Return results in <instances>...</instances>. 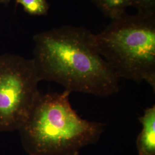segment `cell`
<instances>
[{
    "label": "cell",
    "mask_w": 155,
    "mask_h": 155,
    "mask_svg": "<svg viewBox=\"0 0 155 155\" xmlns=\"http://www.w3.org/2000/svg\"><path fill=\"white\" fill-rule=\"evenodd\" d=\"M100 55L118 77L155 89V13L129 15L114 20L95 34Z\"/></svg>",
    "instance_id": "obj_3"
},
{
    "label": "cell",
    "mask_w": 155,
    "mask_h": 155,
    "mask_svg": "<svg viewBox=\"0 0 155 155\" xmlns=\"http://www.w3.org/2000/svg\"><path fill=\"white\" fill-rule=\"evenodd\" d=\"M142 129L136 140L139 155H155V106L148 107L139 118Z\"/></svg>",
    "instance_id": "obj_5"
},
{
    "label": "cell",
    "mask_w": 155,
    "mask_h": 155,
    "mask_svg": "<svg viewBox=\"0 0 155 155\" xmlns=\"http://www.w3.org/2000/svg\"><path fill=\"white\" fill-rule=\"evenodd\" d=\"M12 0H0V4L7 5ZM21 5L24 10L32 16H44L48 14L50 4L47 0H15Z\"/></svg>",
    "instance_id": "obj_7"
},
{
    "label": "cell",
    "mask_w": 155,
    "mask_h": 155,
    "mask_svg": "<svg viewBox=\"0 0 155 155\" xmlns=\"http://www.w3.org/2000/svg\"><path fill=\"white\" fill-rule=\"evenodd\" d=\"M101 12L111 20L125 14L129 0H91Z\"/></svg>",
    "instance_id": "obj_6"
},
{
    "label": "cell",
    "mask_w": 155,
    "mask_h": 155,
    "mask_svg": "<svg viewBox=\"0 0 155 155\" xmlns=\"http://www.w3.org/2000/svg\"><path fill=\"white\" fill-rule=\"evenodd\" d=\"M32 59L0 55V132L18 130L41 94Z\"/></svg>",
    "instance_id": "obj_4"
},
{
    "label": "cell",
    "mask_w": 155,
    "mask_h": 155,
    "mask_svg": "<svg viewBox=\"0 0 155 155\" xmlns=\"http://www.w3.org/2000/svg\"><path fill=\"white\" fill-rule=\"evenodd\" d=\"M71 93L41 94L18 130L29 155H77L96 143L105 130L101 122L83 119L72 108Z\"/></svg>",
    "instance_id": "obj_2"
},
{
    "label": "cell",
    "mask_w": 155,
    "mask_h": 155,
    "mask_svg": "<svg viewBox=\"0 0 155 155\" xmlns=\"http://www.w3.org/2000/svg\"><path fill=\"white\" fill-rule=\"evenodd\" d=\"M33 40L32 59L41 81L61 84L71 93L107 97L118 92L120 79L87 28L64 25L38 33Z\"/></svg>",
    "instance_id": "obj_1"
},
{
    "label": "cell",
    "mask_w": 155,
    "mask_h": 155,
    "mask_svg": "<svg viewBox=\"0 0 155 155\" xmlns=\"http://www.w3.org/2000/svg\"></svg>",
    "instance_id": "obj_9"
},
{
    "label": "cell",
    "mask_w": 155,
    "mask_h": 155,
    "mask_svg": "<svg viewBox=\"0 0 155 155\" xmlns=\"http://www.w3.org/2000/svg\"><path fill=\"white\" fill-rule=\"evenodd\" d=\"M129 6H132L140 14L155 13V0H129Z\"/></svg>",
    "instance_id": "obj_8"
}]
</instances>
